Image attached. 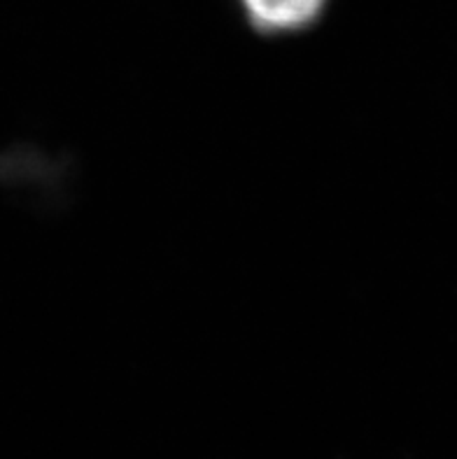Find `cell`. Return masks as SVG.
<instances>
[{"mask_svg":"<svg viewBox=\"0 0 457 459\" xmlns=\"http://www.w3.org/2000/svg\"><path fill=\"white\" fill-rule=\"evenodd\" d=\"M64 175V166L57 159L45 157L40 150L14 147L0 152V185L7 182H40L54 185Z\"/></svg>","mask_w":457,"mask_h":459,"instance_id":"obj_2","label":"cell"},{"mask_svg":"<svg viewBox=\"0 0 457 459\" xmlns=\"http://www.w3.org/2000/svg\"><path fill=\"white\" fill-rule=\"evenodd\" d=\"M259 33H292L311 26L327 0H241Z\"/></svg>","mask_w":457,"mask_h":459,"instance_id":"obj_1","label":"cell"}]
</instances>
